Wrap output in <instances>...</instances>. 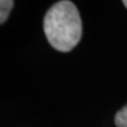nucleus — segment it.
<instances>
[{"instance_id":"nucleus-1","label":"nucleus","mask_w":127,"mask_h":127,"mask_svg":"<svg viewBox=\"0 0 127 127\" xmlns=\"http://www.w3.org/2000/svg\"><path fill=\"white\" fill-rule=\"evenodd\" d=\"M44 31L52 47L61 52L73 50L81 39L82 24L75 5L61 0L51 7L44 19Z\"/></svg>"},{"instance_id":"nucleus-2","label":"nucleus","mask_w":127,"mask_h":127,"mask_svg":"<svg viewBox=\"0 0 127 127\" xmlns=\"http://www.w3.org/2000/svg\"><path fill=\"white\" fill-rule=\"evenodd\" d=\"M13 0H0V23L4 24L13 8Z\"/></svg>"},{"instance_id":"nucleus-3","label":"nucleus","mask_w":127,"mask_h":127,"mask_svg":"<svg viewBox=\"0 0 127 127\" xmlns=\"http://www.w3.org/2000/svg\"><path fill=\"white\" fill-rule=\"evenodd\" d=\"M115 125L118 127H127V105L115 114Z\"/></svg>"},{"instance_id":"nucleus-4","label":"nucleus","mask_w":127,"mask_h":127,"mask_svg":"<svg viewBox=\"0 0 127 127\" xmlns=\"http://www.w3.org/2000/svg\"><path fill=\"white\" fill-rule=\"evenodd\" d=\"M123 2H124V5L127 7V0H123Z\"/></svg>"}]
</instances>
